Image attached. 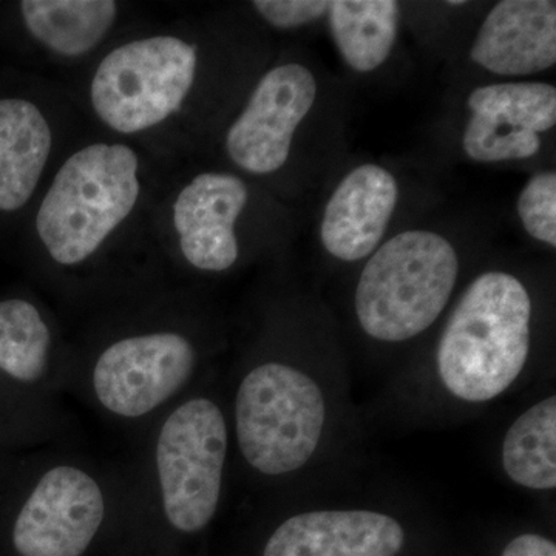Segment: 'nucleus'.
Instances as JSON below:
<instances>
[{"label": "nucleus", "instance_id": "obj_16", "mask_svg": "<svg viewBox=\"0 0 556 556\" xmlns=\"http://www.w3.org/2000/svg\"><path fill=\"white\" fill-rule=\"evenodd\" d=\"M54 149L53 123L36 102L0 100V211L30 203Z\"/></svg>", "mask_w": 556, "mask_h": 556}, {"label": "nucleus", "instance_id": "obj_2", "mask_svg": "<svg viewBox=\"0 0 556 556\" xmlns=\"http://www.w3.org/2000/svg\"><path fill=\"white\" fill-rule=\"evenodd\" d=\"M229 441L222 405L190 391L144 428L137 459L116 475V514L139 511L172 535H200L222 504Z\"/></svg>", "mask_w": 556, "mask_h": 556}, {"label": "nucleus", "instance_id": "obj_15", "mask_svg": "<svg viewBox=\"0 0 556 556\" xmlns=\"http://www.w3.org/2000/svg\"><path fill=\"white\" fill-rule=\"evenodd\" d=\"M72 367L53 318L30 300H0V369L28 386L65 394L72 390Z\"/></svg>", "mask_w": 556, "mask_h": 556}, {"label": "nucleus", "instance_id": "obj_4", "mask_svg": "<svg viewBox=\"0 0 556 556\" xmlns=\"http://www.w3.org/2000/svg\"><path fill=\"white\" fill-rule=\"evenodd\" d=\"M532 300L518 277L489 270L468 285L441 340V382L459 401L481 404L506 393L530 351Z\"/></svg>", "mask_w": 556, "mask_h": 556}, {"label": "nucleus", "instance_id": "obj_14", "mask_svg": "<svg viewBox=\"0 0 556 556\" xmlns=\"http://www.w3.org/2000/svg\"><path fill=\"white\" fill-rule=\"evenodd\" d=\"M486 72L521 78L556 64V3L503 0L486 14L470 49Z\"/></svg>", "mask_w": 556, "mask_h": 556}, {"label": "nucleus", "instance_id": "obj_9", "mask_svg": "<svg viewBox=\"0 0 556 556\" xmlns=\"http://www.w3.org/2000/svg\"><path fill=\"white\" fill-rule=\"evenodd\" d=\"M248 204L247 182L229 172L203 170L178 182L164 204V232L178 262L200 274L232 269Z\"/></svg>", "mask_w": 556, "mask_h": 556}, {"label": "nucleus", "instance_id": "obj_19", "mask_svg": "<svg viewBox=\"0 0 556 556\" xmlns=\"http://www.w3.org/2000/svg\"><path fill=\"white\" fill-rule=\"evenodd\" d=\"M503 467L515 484L556 486V397L532 405L511 424L503 442Z\"/></svg>", "mask_w": 556, "mask_h": 556}, {"label": "nucleus", "instance_id": "obj_7", "mask_svg": "<svg viewBox=\"0 0 556 556\" xmlns=\"http://www.w3.org/2000/svg\"><path fill=\"white\" fill-rule=\"evenodd\" d=\"M327 402L294 365L265 361L249 368L233 399V434L247 466L265 478L295 473L324 437Z\"/></svg>", "mask_w": 556, "mask_h": 556}, {"label": "nucleus", "instance_id": "obj_11", "mask_svg": "<svg viewBox=\"0 0 556 556\" xmlns=\"http://www.w3.org/2000/svg\"><path fill=\"white\" fill-rule=\"evenodd\" d=\"M463 134L468 159L482 164L533 159L541 134L556 124V89L547 83H500L477 87L467 100Z\"/></svg>", "mask_w": 556, "mask_h": 556}, {"label": "nucleus", "instance_id": "obj_17", "mask_svg": "<svg viewBox=\"0 0 556 556\" xmlns=\"http://www.w3.org/2000/svg\"><path fill=\"white\" fill-rule=\"evenodd\" d=\"M20 10L33 40L62 61H79L101 49L121 16L113 0H24Z\"/></svg>", "mask_w": 556, "mask_h": 556}, {"label": "nucleus", "instance_id": "obj_1", "mask_svg": "<svg viewBox=\"0 0 556 556\" xmlns=\"http://www.w3.org/2000/svg\"><path fill=\"white\" fill-rule=\"evenodd\" d=\"M152 186L144 153L127 141L100 139L70 153L36 211L50 265L72 277L97 273L141 219Z\"/></svg>", "mask_w": 556, "mask_h": 556}, {"label": "nucleus", "instance_id": "obj_18", "mask_svg": "<svg viewBox=\"0 0 556 556\" xmlns=\"http://www.w3.org/2000/svg\"><path fill=\"white\" fill-rule=\"evenodd\" d=\"M328 24L340 56L357 73L375 72L390 58L401 27L393 0H334Z\"/></svg>", "mask_w": 556, "mask_h": 556}, {"label": "nucleus", "instance_id": "obj_12", "mask_svg": "<svg viewBox=\"0 0 556 556\" xmlns=\"http://www.w3.org/2000/svg\"><path fill=\"white\" fill-rule=\"evenodd\" d=\"M396 177L378 164H362L339 182L320 223L329 255L353 263L379 248L399 203Z\"/></svg>", "mask_w": 556, "mask_h": 556}, {"label": "nucleus", "instance_id": "obj_5", "mask_svg": "<svg viewBox=\"0 0 556 556\" xmlns=\"http://www.w3.org/2000/svg\"><path fill=\"white\" fill-rule=\"evenodd\" d=\"M203 70V50L185 33H150L124 40L91 73L87 89L91 113L123 138L160 134L186 115Z\"/></svg>", "mask_w": 556, "mask_h": 556}, {"label": "nucleus", "instance_id": "obj_10", "mask_svg": "<svg viewBox=\"0 0 556 556\" xmlns=\"http://www.w3.org/2000/svg\"><path fill=\"white\" fill-rule=\"evenodd\" d=\"M313 72L298 62L268 70L223 141L226 156L252 177H269L283 169L292 141L317 100Z\"/></svg>", "mask_w": 556, "mask_h": 556}, {"label": "nucleus", "instance_id": "obj_8", "mask_svg": "<svg viewBox=\"0 0 556 556\" xmlns=\"http://www.w3.org/2000/svg\"><path fill=\"white\" fill-rule=\"evenodd\" d=\"M118 484L90 464L50 457L13 522L20 556H83L116 515Z\"/></svg>", "mask_w": 556, "mask_h": 556}, {"label": "nucleus", "instance_id": "obj_21", "mask_svg": "<svg viewBox=\"0 0 556 556\" xmlns=\"http://www.w3.org/2000/svg\"><path fill=\"white\" fill-rule=\"evenodd\" d=\"M252 9L277 30H298L327 16L325 0H255Z\"/></svg>", "mask_w": 556, "mask_h": 556}, {"label": "nucleus", "instance_id": "obj_20", "mask_svg": "<svg viewBox=\"0 0 556 556\" xmlns=\"http://www.w3.org/2000/svg\"><path fill=\"white\" fill-rule=\"evenodd\" d=\"M518 215L532 239L556 247V174L541 172L527 181L518 199Z\"/></svg>", "mask_w": 556, "mask_h": 556}, {"label": "nucleus", "instance_id": "obj_22", "mask_svg": "<svg viewBox=\"0 0 556 556\" xmlns=\"http://www.w3.org/2000/svg\"><path fill=\"white\" fill-rule=\"evenodd\" d=\"M503 556H556V546L554 541L547 538L536 533H525L507 544Z\"/></svg>", "mask_w": 556, "mask_h": 556}, {"label": "nucleus", "instance_id": "obj_13", "mask_svg": "<svg viewBox=\"0 0 556 556\" xmlns=\"http://www.w3.org/2000/svg\"><path fill=\"white\" fill-rule=\"evenodd\" d=\"M404 543L402 526L379 511H306L274 530L263 556H396Z\"/></svg>", "mask_w": 556, "mask_h": 556}, {"label": "nucleus", "instance_id": "obj_3", "mask_svg": "<svg viewBox=\"0 0 556 556\" xmlns=\"http://www.w3.org/2000/svg\"><path fill=\"white\" fill-rule=\"evenodd\" d=\"M203 353L179 317H152L110 332L73 357L72 390L119 426L146 428L192 391Z\"/></svg>", "mask_w": 556, "mask_h": 556}, {"label": "nucleus", "instance_id": "obj_6", "mask_svg": "<svg viewBox=\"0 0 556 556\" xmlns=\"http://www.w3.org/2000/svg\"><path fill=\"white\" fill-rule=\"evenodd\" d=\"M457 276L459 257L445 237L427 229L397 233L362 269L354 298L358 325L380 342L415 339L447 308Z\"/></svg>", "mask_w": 556, "mask_h": 556}]
</instances>
